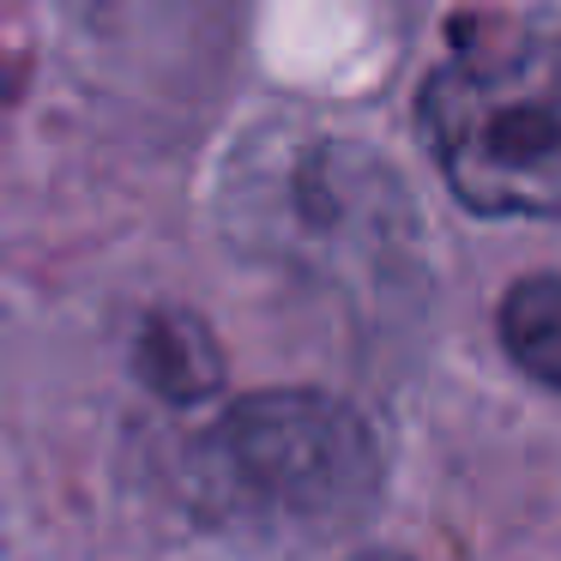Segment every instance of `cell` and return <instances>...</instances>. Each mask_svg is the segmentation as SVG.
<instances>
[{"label": "cell", "instance_id": "1", "mask_svg": "<svg viewBox=\"0 0 561 561\" xmlns=\"http://www.w3.org/2000/svg\"><path fill=\"white\" fill-rule=\"evenodd\" d=\"M416 127L471 211L561 218V13L459 19Z\"/></svg>", "mask_w": 561, "mask_h": 561}, {"label": "cell", "instance_id": "2", "mask_svg": "<svg viewBox=\"0 0 561 561\" xmlns=\"http://www.w3.org/2000/svg\"><path fill=\"white\" fill-rule=\"evenodd\" d=\"M182 489L211 531L296 543L363 519L380 489V447L344 399L254 392L194 440Z\"/></svg>", "mask_w": 561, "mask_h": 561}, {"label": "cell", "instance_id": "3", "mask_svg": "<svg viewBox=\"0 0 561 561\" xmlns=\"http://www.w3.org/2000/svg\"><path fill=\"white\" fill-rule=\"evenodd\" d=\"M230 211L254 248L314 272L392 266L411 224L404 187H392L375 151L320 134H284L248 151Z\"/></svg>", "mask_w": 561, "mask_h": 561}, {"label": "cell", "instance_id": "4", "mask_svg": "<svg viewBox=\"0 0 561 561\" xmlns=\"http://www.w3.org/2000/svg\"><path fill=\"white\" fill-rule=\"evenodd\" d=\"M134 375L170 404H199L224 387L218 339L187 308H151L134 339Z\"/></svg>", "mask_w": 561, "mask_h": 561}, {"label": "cell", "instance_id": "5", "mask_svg": "<svg viewBox=\"0 0 561 561\" xmlns=\"http://www.w3.org/2000/svg\"><path fill=\"white\" fill-rule=\"evenodd\" d=\"M501 344L531 380L561 392V278H519L501 302Z\"/></svg>", "mask_w": 561, "mask_h": 561}, {"label": "cell", "instance_id": "6", "mask_svg": "<svg viewBox=\"0 0 561 561\" xmlns=\"http://www.w3.org/2000/svg\"><path fill=\"white\" fill-rule=\"evenodd\" d=\"M351 561H411V556H392V549H368V556H351Z\"/></svg>", "mask_w": 561, "mask_h": 561}]
</instances>
